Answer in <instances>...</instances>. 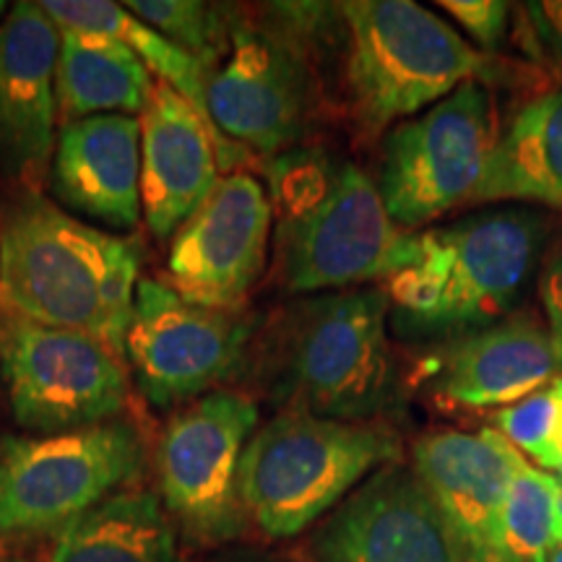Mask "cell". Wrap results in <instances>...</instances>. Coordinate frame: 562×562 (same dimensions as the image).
<instances>
[{
    "instance_id": "obj_1",
    "label": "cell",
    "mask_w": 562,
    "mask_h": 562,
    "mask_svg": "<svg viewBox=\"0 0 562 562\" xmlns=\"http://www.w3.org/2000/svg\"><path fill=\"white\" fill-rule=\"evenodd\" d=\"M240 381L277 412L383 422L406 409L409 370L383 284L292 297L261 318ZM248 391V393H250Z\"/></svg>"
},
{
    "instance_id": "obj_2",
    "label": "cell",
    "mask_w": 562,
    "mask_h": 562,
    "mask_svg": "<svg viewBox=\"0 0 562 562\" xmlns=\"http://www.w3.org/2000/svg\"><path fill=\"white\" fill-rule=\"evenodd\" d=\"M273 211V277L294 297L370 286L398 271L414 232L391 222L375 180L323 146L261 161Z\"/></svg>"
},
{
    "instance_id": "obj_3",
    "label": "cell",
    "mask_w": 562,
    "mask_h": 562,
    "mask_svg": "<svg viewBox=\"0 0 562 562\" xmlns=\"http://www.w3.org/2000/svg\"><path fill=\"white\" fill-rule=\"evenodd\" d=\"M138 271L136 243L32 188L0 206V300L19 318L94 336L123 357Z\"/></svg>"
},
{
    "instance_id": "obj_4",
    "label": "cell",
    "mask_w": 562,
    "mask_h": 562,
    "mask_svg": "<svg viewBox=\"0 0 562 562\" xmlns=\"http://www.w3.org/2000/svg\"><path fill=\"white\" fill-rule=\"evenodd\" d=\"M547 222L490 209L414 232L404 266L383 281L391 334L406 347L446 341L516 313L537 277Z\"/></svg>"
},
{
    "instance_id": "obj_5",
    "label": "cell",
    "mask_w": 562,
    "mask_h": 562,
    "mask_svg": "<svg viewBox=\"0 0 562 562\" xmlns=\"http://www.w3.org/2000/svg\"><path fill=\"white\" fill-rule=\"evenodd\" d=\"M339 104L360 140H383L469 81L492 87L531 66L487 55L412 0H344Z\"/></svg>"
},
{
    "instance_id": "obj_6",
    "label": "cell",
    "mask_w": 562,
    "mask_h": 562,
    "mask_svg": "<svg viewBox=\"0 0 562 562\" xmlns=\"http://www.w3.org/2000/svg\"><path fill=\"white\" fill-rule=\"evenodd\" d=\"M402 453V438L385 422L277 412L252 432L237 472L248 529L271 542L300 537Z\"/></svg>"
},
{
    "instance_id": "obj_7",
    "label": "cell",
    "mask_w": 562,
    "mask_h": 562,
    "mask_svg": "<svg viewBox=\"0 0 562 562\" xmlns=\"http://www.w3.org/2000/svg\"><path fill=\"white\" fill-rule=\"evenodd\" d=\"M146 440L112 419L58 435L0 438V547L58 537L94 505L136 482Z\"/></svg>"
},
{
    "instance_id": "obj_8",
    "label": "cell",
    "mask_w": 562,
    "mask_h": 562,
    "mask_svg": "<svg viewBox=\"0 0 562 562\" xmlns=\"http://www.w3.org/2000/svg\"><path fill=\"white\" fill-rule=\"evenodd\" d=\"M503 125L495 91L469 81L383 136L375 180L391 222L417 232L474 203Z\"/></svg>"
},
{
    "instance_id": "obj_9",
    "label": "cell",
    "mask_w": 562,
    "mask_h": 562,
    "mask_svg": "<svg viewBox=\"0 0 562 562\" xmlns=\"http://www.w3.org/2000/svg\"><path fill=\"white\" fill-rule=\"evenodd\" d=\"M258 425L261 406L243 389L211 391L167 419L154 448L159 501L191 544L216 550L248 531L237 472Z\"/></svg>"
},
{
    "instance_id": "obj_10",
    "label": "cell",
    "mask_w": 562,
    "mask_h": 562,
    "mask_svg": "<svg viewBox=\"0 0 562 562\" xmlns=\"http://www.w3.org/2000/svg\"><path fill=\"white\" fill-rule=\"evenodd\" d=\"M261 315L211 311L182 300L167 281L140 277L123 357L151 409L180 406L240 381Z\"/></svg>"
},
{
    "instance_id": "obj_11",
    "label": "cell",
    "mask_w": 562,
    "mask_h": 562,
    "mask_svg": "<svg viewBox=\"0 0 562 562\" xmlns=\"http://www.w3.org/2000/svg\"><path fill=\"white\" fill-rule=\"evenodd\" d=\"M328 104L323 74L297 47L235 11L229 45L211 70L206 110L224 140L261 159L305 146Z\"/></svg>"
},
{
    "instance_id": "obj_12",
    "label": "cell",
    "mask_w": 562,
    "mask_h": 562,
    "mask_svg": "<svg viewBox=\"0 0 562 562\" xmlns=\"http://www.w3.org/2000/svg\"><path fill=\"white\" fill-rule=\"evenodd\" d=\"M0 372L13 422L30 435L104 425L121 419L128 404V372L115 349L19 315H5Z\"/></svg>"
},
{
    "instance_id": "obj_13",
    "label": "cell",
    "mask_w": 562,
    "mask_h": 562,
    "mask_svg": "<svg viewBox=\"0 0 562 562\" xmlns=\"http://www.w3.org/2000/svg\"><path fill=\"white\" fill-rule=\"evenodd\" d=\"M273 211L261 178L222 175L209 199L175 232L167 284L193 305L243 311L269 266Z\"/></svg>"
},
{
    "instance_id": "obj_14",
    "label": "cell",
    "mask_w": 562,
    "mask_h": 562,
    "mask_svg": "<svg viewBox=\"0 0 562 562\" xmlns=\"http://www.w3.org/2000/svg\"><path fill=\"white\" fill-rule=\"evenodd\" d=\"M307 562H467L412 467L393 461L351 490L305 544Z\"/></svg>"
},
{
    "instance_id": "obj_15",
    "label": "cell",
    "mask_w": 562,
    "mask_h": 562,
    "mask_svg": "<svg viewBox=\"0 0 562 562\" xmlns=\"http://www.w3.org/2000/svg\"><path fill=\"white\" fill-rule=\"evenodd\" d=\"M412 385L456 409H508L558 375L547 323L529 307L508 318L404 349Z\"/></svg>"
},
{
    "instance_id": "obj_16",
    "label": "cell",
    "mask_w": 562,
    "mask_h": 562,
    "mask_svg": "<svg viewBox=\"0 0 562 562\" xmlns=\"http://www.w3.org/2000/svg\"><path fill=\"white\" fill-rule=\"evenodd\" d=\"M248 151L229 144L167 83L140 115V214L151 237L170 243L209 199L222 172H235Z\"/></svg>"
},
{
    "instance_id": "obj_17",
    "label": "cell",
    "mask_w": 562,
    "mask_h": 562,
    "mask_svg": "<svg viewBox=\"0 0 562 562\" xmlns=\"http://www.w3.org/2000/svg\"><path fill=\"white\" fill-rule=\"evenodd\" d=\"M60 26L34 0H19L0 24V175L32 186L50 172L60 131L55 70Z\"/></svg>"
},
{
    "instance_id": "obj_18",
    "label": "cell",
    "mask_w": 562,
    "mask_h": 562,
    "mask_svg": "<svg viewBox=\"0 0 562 562\" xmlns=\"http://www.w3.org/2000/svg\"><path fill=\"white\" fill-rule=\"evenodd\" d=\"M521 451L501 432L435 430L412 446V469L430 490L467 562H508L503 505Z\"/></svg>"
},
{
    "instance_id": "obj_19",
    "label": "cell",
    "mask_w": 562,
    "mask_h": 562,
    "mask_svg": "<svg viewBox=\"0 0 562 562\" xmlns=\"http://www.w3.org/2000/svg\"><path fill=\"white\" fill-rule=\"evenodd\" d=\"M50 193L68 214L115 232L140 222V117L94 115L60 125Z\"/></svg>"
},
{
    "instance_id": "obj_20",
    "label": "cell",
    "mask_w": 562,
    "mask_h": 562,
    "mask_svg": "<svg viewBox=\"0 0 562 562\" xmlns=\"http://www.w3.org/2000/svg\"><path fill=\"white\" fill-rule=\"evenodd\" d=\"M154 83L144 63L121 42L60 30L55 94L63 125L94 115H144Z\"/></svg>"
},
{
    "instance_id": "obj_21",
    "label": "cell",
    "mask_w": 562,
    "mask_h": 562,
    "mask_svg": "<svg viewBox=\"0 0 562 562\" xmlns=\"http://www.w3.org/2000/svg\"><path fill=\"white\" fill-rule=\"evenodd\" d=\"M47 562H186L157 492L121 490L58 537Z\"/></svg>"
},
{
    "instance_id": "obj_22",
    "label": "cell",
    "mask_w": 562,
    "mask_h": 562,
    "mask_svg": "<svg viewBox=\"0 0 562 562\" xmlns=\"http://www.w3.org/2000/svg\"><path fill=\"white\" fill-rule=\"evenodd\" d=\"M480 201H531L562 211V89L533 97L505 125Z\"/></svg>"
},
{
    "instance_id": "obj_23",
    "label": "cell",
    "mask_w": 562,
    "mask_h": 562,
    "mask_svg": "<svg viewBox=\"0 0 562 562\" xmlns=\"http://www.w3.org/2000/svg\"><path fill=\"white\" fill-rule=\"evenodd\" d=\"M40 5L60 30L102 34V37H110L128 47L144 63L146 70L157 76V81L178 91L182 100L191 104L209 123V128L214 131L206 110V83L211 76L206 63H201L195 55L161 37L157 30L144 24L123 3H110V0H42Z\"/></svg>"
},
{
    "instance_id": "obj_24",
    "label": "cell",
    "mask_w": 562,
    "mask_h": 562,
    "mask_svg": "<svg viewBox=\"0 0 562 562\" xmlns=\"http://www.w3.org/2000/svg\"><path fill=\"white\" fill-rule=\"evenodd\" d=\"M558 497L554 474L518 456L503 505V547L508 562H550L562 544Z\"/></svg>"
},
{
    "instance_id": "obj_25",
    "label": "cell",
    "mask_w": 562,
    "mask_h": 562,
    "mask_svg": "<svg viewBox=\"0 0 562 562\" xmlns=\"http://www.w3.org/2000/svg\"><path fill=\"white\" fill-rule=\"evenodd\" d=\"M125 9L175 45L206 63L209 70L224 58L235 9L201 0H128Z\"/></svg>"
},
{
    "instance_id": "obj_26",
    "label": "cell",
    "mask_w": 562,
    "mask_h": 562,
    "mask_svg": "<svg viewBox=\"0 0 562 562\" xmlns=\"http://www.w3.org/2000/svg\"><path fill=\"white\" fill-rule=\"evenodd\" d=\"M497 430L544 472L562 469V375L533 391L524 402L492 414Z\"/></svg>"
},
{
    "instance_id": "obj_27",
    "label": "cell",
    "mask_w": 562,
    "mask_h": 562,
    "mask_svg": "<svg viewBox=\"0 0 562 562\" xmlns=\"http://www.w3.org/2000/svg\"><path fill=\"white\" fill-rule=\"evenodd\" d=\"M510 37L529 66L562 89V0L513 3Z\"/></svg>"
},
{
    "instance_id": "obj_28",
    "label": "cell",
    "mask_w": 562,
    "mask_h": 562,
    "mask_svg": "<svg viewBox=\"0 0 562 562\" xmlns=\"http://www.w3.org/2000/svg\"><path fill=\"white\" fill-rule=\"evenodd\" d=\"M438 9L453 16L476 50L487 55H497L510 37L513 3L505 0H440Z\"/></svg>"
},
{
    "instance_id": "obj_29",
    "label": "cell",
    "mask_w": 562,
    "mask_h": 562,
    "mask_svg": "<svg viewBox=\"0 0 562 562\" xmlns=\"http://www.w3.org/2000/svg\"><path fill=\"white\" fill-rule=\"evenodd\" d=\"M539 297H542L544 323L552 341L554 360L562 370V256L547 261L542 273H539Z\"/></svg>"
},
{
    "instance_id": "obj_30",
    "label": "cell",
    "mask_w": 562,
    "mask_h": 562,
    "mask_svg": "<svg viewBox=\"0 0 562 562\" xmlns=\"http://www.w3.org/2000/svg\"><path fill=\"white\" fill-rule=\"evenodd\" d=\"M209 562H300L284 554H273L266 550H256V547H227L220 554H214Z\"/></svg>"
},
{
    "instance_id": "obj_31",
    "label": "cell",
    "mask_w": 562,
    "mask_h": 562,
    "mask_svg": "<svg viewBox=\"0 0 562 562\" xmlns=\"http://www.w3.org/2000/svg\"><path fill=\"white\" fill-rule=\"evenodd\" d=\"M0 562H34V560L19 558V554H3V558H0Z\"/></svg>"
},
{
    "instance_id": "obj_32",
    "label": "cell",
    "mask_w": 562,
    "mask_h": 562,
    "mask_svg": "<svg viewBox=\"0 0 562 562\" xmlns=\"http://www.w3.org/2000/svg\"><path fill=\"white\" fill-rule=\"evenodd\" d=\"M3 336H5V315H0V351H3Z\"/></svg>"
},
{
    "instance_id": "obj_33",
    "label": "cell",
    "mask_w": 562,
    "mask_h": 562,
    "mask_svg": "<svg viewBox=\"0 0 562 562\" xmlns=\"http://www.w3.org/2000/svg\"><path fill=\"white\" fill-rule=\"evenodd\" d=\"M558 518H560V539H562V490H560V497H558Z\"/></svg>"
},
{
    "instance_id": "obj_34",
    "label": "cell",
    "mask_w": 562,
    "mask_h": 562,
    "mask_svg": "<svg viewBox=\"0 0 562 562\" xmlns=\"http://www.w3.org/2000/svg\"><path fill=\"white\" fill-rule=\"evenodd\" d=\"M9 9H11V5L0 0V24H3V19H5V13H9Z\"/></svg>"
},
{
    "instance_id": "obj_35",
    "label": "cell",
    "mask_w": 562,
    "mask_h": 562,
    "mask_svg": "<svg viewBox=\"0 0 562 562\" xmlns=\"http://www.w3.org/2000/svg\"><path fill=\"white\" fill-rule=\"evenodd\" d=\"M550 562H562V544L558 547V550L552 552V558H550Z\"/></svg>"
},
{
    "instance_id": "obj_36",
    "label": "cell",
    "mask_w": 562,
    "mask_h": 562,
    "mask_svg": "<svg viewBox=\"0 0 562 562\" xmlns=\"http://www.w3.org/2000/svg\"><path fill=\"white\" fill-rule=\"evenodd\" d=\"M554 480H558V487L562 490V469H558V472H554Z\"/></svg>"
}]
</instances>
